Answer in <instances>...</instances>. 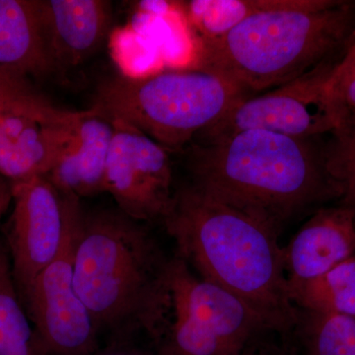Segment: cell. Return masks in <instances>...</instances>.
I'll list each match as a JSON object with an SVG mask.
<instances>
[{
	"label": "cell",
	"instance_id": "obj_24",
	"mask_svg": "<svg viewBox=\"0 0 355 355\" xmlns=\"http://www.w3.org/2000/svg\"><path fill=\"white\" fill-rule=\"evenodd\" d=\"M12 198V183L6 177L0 175V227H1L2 218L10 207Z\"/></svg>",
	"mask_w": 355,
	"mask_h": 355
},
{
	"label": "cell",
	"instance_id": "obj_2",
	"mask_svg": "<svg viewBox=\"0 0 355 355\" xmlns=\"http://www.w3.org/2000/svg\"><path fill=\"white\" fill-rule=\"evenodd\" d=\"M141 222L121 211L85 214L77 224L74 286L110 342L146 334L161 340L171 313V266Z\"/></svg>",
	"mask_w": 355,
	"mask_h": 355
},
{
	"label": "cell",
	"instance_id": "obj_13",
	"mask_svg": "<svg viewBox=\"0 0 355 355\" xmlns=\"http://www.w3.org/2000/svg\"><path fill=\"white\" fill-rule=\"evenodd\" d=\"M354 254L355 210L319 209L284 247L287 284L320 277Z\"/></svg>",
	"mask_w": 355,
	"mask_h": 355
},
{
	"label": "cell",
	"instance_id": "obj_7",
	"mask_svg": "<svg viewBox=\"0 0 355 355\" xmlns=\"http://www.w3.org/2000/svg\"><path fill=\"white\" fill-rule=\"evenodd\" d=\"M338 62L328 60L291 83L244 98L216 123L198 133V144H214L248 130L303 139L334 133L336 120L326 90Z\"/></svg>",
	"mask_w": 355,
	"mask_h": 355
},
{
	"label": "cell",
	"instance_id": "obj_4",
	"mask_svg": "<svg viewBox=\"0 0 355 355\" xmlns=\"http://www.w3.org/2000/svg\"><path fill=\"white\" fill-rule=\"evenodd\" d=\"M354 25V2L286 0L220 38L202 42L198 69L228 79L248 94L266 92L334 60Z\"/></svg>",
	"mask_w": 355,
	"mask_h": 355
},
{
	"label": "cell",
	"instance_id": "obj_3",
	"mask_svg": "<svg viewBox=\"0 0 355 355\" xmlns=\"http://www.w3.org/2000/svg\"><path fill=\"white\" fill-rule=\"evenodd\" d=\"M191 184L282 228L340 191L312 139L248 130L189 150Z\"/></svg>",
	"mask_w": 355,
	"mask_h": 355
},
{
	"label": "cell",
	"instance_id": "obj_25",
	"mask_svg": "<svg viewBox=\"0 0 355 355\" xmlns=\"http://www.w3.org/2000/svg\"><path fill=\"white\" fill-rule=\"evenodd\" d=\"M354 44H355V25H354V29H352V33H350L349 38H347V43H345V49L349 48V46H354ZM345 49H343V50H345Z\"/></svg>",
	"mask_w": 355,
	"mask_h": 355
},
{
	"label": "cell",
	"instance_id": "obj_8",
	"mask_svg": "<svg viewBox=\"0 0 355 355\" xmlns=\"http://www.w3.org/2000/svg\"><path fill=\"white\" fill-rule=\"evenodd\" d=\"M8 244L16 287L23 298L62 252L83 207L80 198L58 190L46 177L12 183Z\"/></svg>",
	"mask_w": 355,
	"mask_h": 355
},
{
	"label": "cell",
	"instance_id": "obj_14",
	"mask_svg": "<svg viewBox=\"0 0 355 355\" xmlns=\"http://www.w3.org/2000/svg\"><path fill=\"white\" fill-rule=\"evenodd\" d=\"M113 121L94 110L80 111L71 135L46 179L64 193L92 197L105 193Z\"/></svg>",
	"mask_w": 355,
	"mask_h": 355
},
{
	"label": "cell",
	"instance_id": "obj_17",
	"mask_svg": "<svg viewBox=\"0 0 355 355\" xmlns=\"http://www.w3.org/2000/svg\"><path fill=\"white\" fill-rule=\"evenodd\" d=\"M0 355H46L21 306L10 260L0 246Z\"/></svg>",
	"mask_w": 355,
	"mask_h": 355
},
{
	"label": "cell",
	"instance_id": "obj_23",
	"mask_svg": "<svg viewBox=\"0 0 355 355\" xmlns=\"http://www.w3.org/2000/svg\"><path fill=\"white\" fill-rule=\"evenodd\" d=\"M92 355H156L140 349L132 340H116L110 342L104 349H99Z\"/></svg>",
	"mask_w": 355,
	"mask_h": 355
},
{
	"label": "cell",
	"instance_id": "obj_1",
	"mask_svg": "<svg viewBox=\"0 0 355 355\" xmlns=\"http://www.w3.org/2000/svg\"><path fill=\"white\" fill-rule=\"evenodd\" d=\"M163 222L176 256L200 279L242 301L268 331H295L301 312L289 295L280 229L191 184L175 191Z\"/></svg>",
	"mask_w": 355,
	"mask_h": 355
},
{
	"label": "cell",
	"instance_id": "obj_16",
	"mask_svg": "<svg viewBox=\"0 0 355 355\" xmlns=\"http://www.w3.org/2000/svg\"><path fill=\"white\" fill-rule=\"evenodd\" d=\"M288 291L299 310L355 318V254L320 277L288 284Z\"/></svg>",
	"mask_w": 355,
	"mask_h": 355
},
{
	"label": "cell",
	"instance_id": "obj_22",
	"mask_svg": "<svg viewBox=\"0 0 355 355\" xmlns=\"http://www.w3.org/2000/svg\"><path fill=\"white\" fill-rule=\"evenodd\" d=\"M41 99L26 76L0 67V114Z\"/></svg>",
	"mask_w": 355,
	"mask_h": 355
},
{
	"label": "cell",
	"instance_id": "obj_10",
	"mask_svg": "<svg viewBox=\"0 0 355 355\" xmlns=\"http://www.w3.org/2000/svg\"><path fill=\"white\" fill-rule=\"evenodd\" d=\"M78 220L58 258L40 273L24 297L46 355H92L100 349L99 331L74 286Z\"/></svg>",
	"mask_w": 355,
	"mask_h": 355
},
{
	"label": "cell",
	"instance_id": "obj_19",
	"mask_svg": "<svg viewBox=\"0 0 355 355\" xmlns=\"http://www.w3.org/2000/svg\"><path fill=\"white\" fill-rule=\"evenodd\" d=\"M296 333L305 355H355V318L301 311Z\"/></svg>",
	"mask_w": 355,
	"mask_h": 355
},
{
	"label": "cell",
	"instance_id": "obj_12",
	"mask_svg": "<svg viewBox=\"0 0 355 355\" xmlns=\"http://www.w3.org/2000/svg\"><path fill=\"white\" fill-rule=\"evenodd\" d=\"M46 46L55 69L83 64L101 46L112 23L106 0H38Z\"/></svg>",
	"mask_w": 355,
	"mask_h": 355
},
{
	"label": "cell",
	"instance_id": "obj_5",
	"mask_svg": "<svg viewBox=\"0 0 355 355\" xmlns=\"http://www.w3.org/2000/svg\"><path fill=\"white\" fill-rule=\"evenodd\" d=\"M249 96L228 79L198 69L112 77L100 84L91 109L132 125L174 151Z\"/></svg>",
	"mask_w": 355,
	"mask_h": 355
},
{
	"label": "cell",
	"instance_id": "obj_15",
	"mask_svg": "<svg viewBox=\"0 0 355 355\" xmlns=\"http://www.w3.org/2000/svg\"><path fill=\"white\" fill-rule=\"evenodd\" d=\"M0 67L23 76H46L55 70L38 0H0Z\"/></svg>",
	"mask_w": 355,
	"mask_h": 355
},
{
	"label": "cell",
	"instance_id": "obj_9",
	"mask_svg": "<svg viewBox=\"0 0 355 355\" xmlns=\"http://www.w3.org/2000/svg\"><path fill=\"white\" fill-rule=\"evenodd\" d=\"M112 121L105 193L135 220H163L175 196L169 151L132 125Z\"/></svg>",
	"mask_w": 355,
	"mask_h": 355
},
{
	"label": "cell",
	"instance_id": "obj_20",
	"mask_svg": "<svg viewBox=\"0 0 355 355\" xmlns=\"http://www.w3.org/2000/svg\"><path fill=\"white\" fill-rule=\"evenodd\" d=\"M331 135L326 148L329 172L340 189L342 205L355 210V119L338 125Z\"/></svg>",
	"mask_w": 355,
	"mask_h": 355
},
{
	"label": "cell",
	"instance_id": "obj_18",
	"mask_svg": "<svg viewBox=\"0 0 355 355\" xmlns=\"http://www.w3.org/2000/svg\"><path fill=\"white\" fill-rule=\"evenodd\" d=\"M286 0H197L188 13L202 42L220 38L254 14L284 6Z\"/></svg>",
	"mask_w": 355,
	"mask_h": 355
},
{
	"label": "cell",
	"instance_id": "obj_11",
	"mask_svg": "<svg viewBox=\"0 0 355 355\" xmlns=\"http://www.w3.org/2000/svg\"><path fill=\"white\" fill-rule=\"evenodd\" d=\"M79 114L58 109L44 98L0 114V175L11 183L46 176Z\"/></svg>",
	"mask_w": 355,
	"mask_h": 355
},
{
	"label": "cell",
	"instance_id": "obj_21",
	"mask_svg": "<svg viewBox=\"0 0 355 355\" xmlns=\"http://www.w3.org/2000/svg\"><path fill=\"white\" fill-rule=\"evenodd\" d=\"M326 92L336 128L355 119V44L343 50L327 83Z\"/></svg>",
	"mask_w": 355,
	"mask_h": 355
},
{
	"label": "cell",
	"instance_id": "obj_6",
	"mask_svg": "<svg viewBox=\"0 0 355 355\" xmlns=\"http://www.w3.org/2000/svg\"><path fill=\"white\" fill-rule=\"evenodd\" d=\"M263 331L242 301L173 257L171 313L156 355H241Z\"/></svg>",
	"mask_w": 355,
	"mask_h": 355
}]
</instances>
